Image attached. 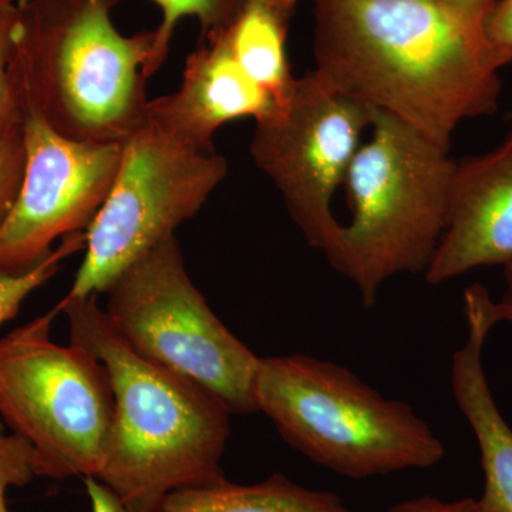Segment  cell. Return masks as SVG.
I'll return each instance as SVG.
<instances>
[{"mask_svg":"<svg viewBox=\"0 0 512 512\" xmlns=\"http://www.w3.org/2000/svg\"><path fill=\"white\" fill-rule=\"evenodd\" d=\"M313 15V70L370 110L448 150L461 123L497 111L483 19L441 0H313Z\"/></svg>","mask_w":512,"mask_h":512,"instance_id":"1","label":"cell"},{"mask_svg":"<svg viewBox=\"0 0 512 512\" xmlns=\"http://www.w3.org/2000/svg\"><path fill=\"white\" fill-rule=\"evenodd\" d=\"M70 342L109 370L114 416L97 480L133 512H157L168 495L224 480L228 407L188 377L138 355L111 325L97 296L57 303Z\"/></svg>","mask_w":512,"mask_h":512,"instance_id":"2","label":"cell"},{"mask_svg":"<svg viewBox=\"0 0 512 512\" xmlns=\"http://www.w3.org/2000/svg\"><path fill=\"white\" fill-rule=\"evenodd\" d=\"M120 0H25L10 76L25 116L84 143L121 144L147 117L154 30L123 35Z\"/></svg>","mask_w":512,"mask_h":512,"instance_id":"3","label":"cell"},{"mask_svg":"<svg viewBox=\"0 0 512 512\" xmlns=\"http://www.w3.org/2000/svg\"><path fill=\"white\" fill-rule=\"evenodd\" d=\"M367 134L343 184L350 221L325 256L370 308L394 276L426 274L446 229L457 163L390 114L373 111Z\"/></svg>","mask_w":512,"mask_h":512,"instance_id":"4","label":"cell"},{"mask_svg":"<svg viewBox=\"0 0 512 512\" xmlns=\"http://www.w3.org/2000/svg\"><path fill=\"white\" fill-rule=\"evenodd\" d=\"M255 403L289 446L353 480L426 470L446 456L443 441L412 406L316 357H261Z\"/></svg>","mask_w":512,"mask_h":512,"instance_id":"5","label":"cell"},{"mask_svg":"<svg viewBox=\"0 0 512 512\" xmlns=\"http://www.w3.org/2000/svg\"><path fill=\"white\" fill-rule=\"evenodd\" d=\"M57 313L0 339V417L33 448L37 477H97L114 416L107 367L50 336Z\"/></svg>","mask_w":512,"mask_h":512,"instance_id":"6","label":"cell"},{"mask_svg":"<svg viewBox=\"0 0 512 512\" xmlns=\"http://www.w3.org/2000/svg\"><path fill=\"white\" fill-rule=\"evenodd\" d=\"M106 293L104 312L134 352L194 380L232 414L258 412L261 357L212 312L175 235L128 266Z\"/></svg>","mask_w":512,"mask_h":512,"instance_id":"7","label":"cell"},{"mask_svg":"<svg viewBox=\"0 0 512 512\" xmlns=\"http://www.w3.org/2000/svg\"><path fill=\"white\" fill-rule=\"evenodd\" d=\"M228 175L202 151L147 117L123 143L113 187L86 231L84 258L64 298L99 296L137 259L194 218Z\"/></svg>","mask_w":512,"mask_h":512,"instance_id":"8","label":"cell"},{"mask_svg":"<svg viewBox=\"0 0 512 512\" xmlns=\"http://www.w3.org/2000/svg\"><path fill=\"white\" fill-rule=\"evenodd\" d=\"M373 111L339 92L315 70L296 77L288 107L256 124L251 156L281 194L293 224L323 255L340 222L333 198L346 175Z\"/></svg>","mask_w":512,"mask_h":512,"instance_id":"9","label":"cell"},{"mask_svg":"<svg viewBox=\"0 0 512 512\" xmlns=\"http://www.w3.org/2000/svg\"><path fill=\"white\" fill-rule=\"evenodd\" d=\"M22 187L0 228V272L25 274L64 237L86 232L119 173L123 143L60 136L35 116L23 119Z\"/></svg>","mask_w":512,"mask_h":512,"instance_id":"10","label":"cell"},{"mask_svg":"<svg viewBox=\"0 0 512 512\" xmlns=\"http://www.w3.org/2000/svg\"><path fill=\"white\" fill-rule=\"evenodd\" d=\"M512 262V134L500 146L456 164L447 224L429 268L437 286L484 266Z\"/></svg>","mask_w":512,"mask_h":512,"instance_id":"11","label":"cell"},{"mask_svg":"<svg viewBox=\"0 0 512 512\" xmlns=\"http://www.w3.org/2000/svg\"><path fill=\"white\" fill-rule=\"evenodd\" d=\"M148 116L185 143L215 151L214 136L239 119L255 123L282 113L278 104L235 59L221 33L205 37L188 56L180 87L150 100Z\"/></svg>","mask_w":512,"mask_h":512,"instance_id":"12","label":"cell"},{"mask_svg":"<svg viewBox=\"0 0 512 512\" xmlns=\"http://www.w3.org/2000/svg\"><path fill=\"white\" fill-rule=\"evenodd\" d=\"M467 338L453 355L451 390L476 437L484 473L478 498L485 512H512V429L495 403L483 365L485 340L497 326L493 298L483 284L464 291Z\"/></svg>","mask_w":512,"mask_h":512,"instance_id":"13","label":"cell"},{"mask_svg":"<svg viewBox=\"0 0 512 512\" xmlns=\"http://www.w3.org/2000/svg\"><path fill=\"white\" fill-rule=\"evenodd\" d=\"M298 0H247L234 22L221 35L235 59L284 111L296 77L289 64V25ZM217 35V33H215Z\"/></svg>","mask_w":512,"mask_h":512,"instance_id":"14","label":"cell"},{"mask_svg":"<svg viewBox=\"0 0 512 512\" xmlns=\"http://www.w3.org/2000/svg\"><path fill=\"white\" fill-rule=\"evenodd\" d=\"M157 512H352L339 495L274 474L255 484L227 478L168 495Z\"/></svg>","mask_w":512,"mask_h":512,"instance_id":"15","label":"cell"},{"mask_svg":"<svg viewBox=\"0 0 512 512\" xmlns=\"http://www.w3.org/2000/svg\"><path fill=\"white\" fill-rule=\"evenodd\" d=\"M161 10V22L154 29V45L144 76L150 80L160 72L170 55L171 42L178 23L194 18L200 23L201 40L228 28L247 0H153Z\"/></svg>","mask_w":512,"mask_h":512,"instance_id":"16","label":"cell"},{"mask_svg":"<svg viewBox=\"0 0 512 512\" xmlns=\"http://www.w3.org/2000/svg\"><path fill=\"white\" fill-rule=\"evenodd\" d=\"M86 247V232L64 237L52 254L25 274L0 272V328L18 315L30 293L46 285L59 272L64 259Z\"/></svg>","mask_w":512,"mask_h":512,"instance_id":"17","label":"cell"},{"mask_svg":"<svg viewBox=\"0 0 512 512\" xmlns=\"http://www.w3.org/2000/svg\"><path fill=\"white\" fill-rule=\"evenodd\" d=\"M18 6L0 9V137L22 130L23 114L15 84L10 76L13 29Z\"/></svg>","mask_w":512,"mask_h":512,"instance_id":"18","label":"cell"},{"mask_svg":"<svg viewBox=\"0 0 512 512\" xmlns=\"http://www.w3.org/2000/svg\"><path fill=\"white\" fill-rule=\"evenodd\" d=\"M0 419V512H9L6 495L13 487H25L35 480V454L28 441L6 431Z\"/></svg>","mask_w":512,"mask_h":512,"instance_id":"19","label":"cell"},{"mask_svg":"<svg viewBox=\"0 0 512 512\" xmlns=\"http://www.w3.org/2000/svg\"><path fill=\"white\" fill-rule=\"evenodd\" d=\"M26 153L23 131L0 137V228L8 218L22 187Z\"/></svg>","mask_w":512,"mask_h":512,"instance_id":"20","label":"cell"},{"mask_svg":"<svg viewBox=\"0 0 512 512\" xmlns=\"http://www.w3.org/2000/svg\"><path fill=\"white\" fill-rule=\"evenodd\" d=\"M483 35L501 69L512 63V0H494L483 19Z\"/></svg>","mask_w":512,"mask_h":512,"instance_id":"21","label":"cell"},{"mask_svg":"<svg viewBox=\"0 0 512 512\" xmlns=\"http://www.w3.org/2000/svg\"><path fill=\"white\" fill-rule=\"evenodd\" d=\"M384 512H485L480 501L474 498H463V500L444 501L431 495L412 498L394 504Z\"/></svg>","mask_w":512,"mask_h":512,"instance_id":"22","label":"cell"},{"mask_svg":"<svg viewBox=\"0 0 512 512\" xmlns=\"http://www.w3.org/2000/svg\"><path fill=\"white\" fill-rule=\"evenodd\" d=\"M84 488H86L87 497L90 501V511L92 512H133L126 505L121 503L110 488L97 480L96 477L83 478Z\"/></svg>","mask_w":512,"mask_h":512,"instance_id":"23","label":"cell"},{"mask_svg":"<svg viewBox=\"0 0 512 512\" xmlns=\"http://www.w3.org/2000/svg\"><path fill=\"white\" fill-rule=\"evenodd\" d=\"M494 315L497 323L512 326V262L504 266V292L498 301L494 299Z\"/></svg>","mask_w":512,"mask_h":512,"instance_id":"24","label":"cell"},{"mask_svg":"<svg viewBox=\"0 0 512 512\" xmlns=\"http://www.w3.org/2000/svg\"><path fill=\"white\" fill-rule=\"evenodd\" d=\"M441 2L453 6L461 12H466L468 15L484 19L485 13L491 8L494 0H441Z\"/></svg>","mask_w":512,"mask_h":512,"instance_id":"25","label":"cell"},{"mask_svg":"<svg viewBox=\"0 0 512 512\" xmlns=\"http://www.w3.org/2000/svg\"><path fill=\"white\" fill-rule=\"evenodd\" d=\"M25 0H0V9L13 8V6L22 5Z\"/></svg>","mask_w":512,"mask_h":512,"instance_id":"26","label":"cell"}]
</instances>
